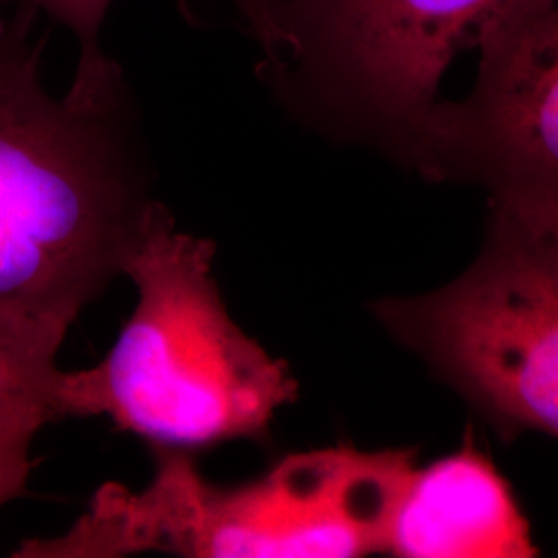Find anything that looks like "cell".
I'll return each mask as SVG.
<instances>
[{
    "label": "cell",
    "mask_w": 558,
    "mask_h": 558,
    "mask_svg": "<svg viewBox=\"0 0 558 558\" xmlns=\"http://www.w3.org/2000/svg\"><path fill=\"white\" fill-rule=\"evenodd\" d=\"M34 17L0 20V317L69 333L124 276L158 199L122 64L77 60L52 96Z\"/></svg>",
    "instance_id": "1"
},
{
    "label": "cell",
    "mask_w": 558,
    "mask_h": 558,
    "mask_svg": "<svg viewBox=\"0 0 558 558\" xmlns=\"http://www.w3.org/2000/svg\"><path fill=\"white\" fill-rule=\"evenodd\" d=\"M214 259L211 240L180 230L161 201L154 205L124 265L137 304L98 364L60 371L57 420H110L154 451L269 437L279 410L299 398V380L232 319Z\"/></svg>",
    "instance_id": "2"
},
{
    "label": "cell",
    "mask_w": 558,
    "mask_h": 558,
    "mask_svg": "<svg viewBox=\"0 0 558 558\" xmlns=\"http://www.w3.org/2000/svg\"><path fill=\"white\" fill-rule=\"evenodd\" d=\"M154 456L143 490L104 484L69 532L25 539L13 557H364L383 553L416 465L414 449L338 445L286 456L259 478L221 486L201 474L193 453Z\"/></svg>",
    "instance_id": "3"
},
{
    "label": "cell",
    "mask_w": 558,
    "mask_h": 558,
    "mask_svg": "<svg viewBox=\"0 0 558 558\" xmlns=\"http://www.w3.org/2000/svg\"><path fill=\"white\" fill-rule=\"evenodd\" d=\"M505 2L276 0L257 77L315 133L416 170L445 73Z\"/></svg>",
    "instance_id": "4"
},
{
    "label": "cell",
    "mask_w": 558,
    "mask_h": 558,
    "mask_svg": "<svg viewBox=\"0 0 558 558\" xmlns=\"http://www.w3.org/2000/svg\"><path fill=\"white\" fill-rule=\"evenodd\" d=\"M371 311L502 439H558V230L490 209L465 274L430 294L377 300Z\"/></svg>",
    "instance_id": "5"
},
{
    "label": "cell",
    "mask_w": 558,
    "mask_h": 558,
    "mask_svg": "<svg viewBox=\"0 0 558 558\" xmlns=\"http://www.w3.org/2000/svg\"><path fill=\"white\" fill-rule=\"evenodd\" d=\"M474 50L472 89L440 101L416 172L558 230V0H507Z\"/></svg>",
    "instance_id": "6"
},
{
    "label": "cell",
    "mask_w": 558,
    "mask_h": 558,
    "mask_svg": "<svg viewBox=\"0 0 558 558\" xmlns=\"http://www.w3.org/2000/svg\"><path fill=\"white\" fill-rule=\"evenodd\" d=\"M383 553L405 558L536 557L509 482L470 433L451 456L405 480Z\"/></svg>",
    "instance_id": "7"
},
{
    "label": "cell",
    "mask_w": 558,
    "mask_h": 558,
    "mask_svg": "<svg viewBox=\"0 0 558 558\" xmlns=\"http://www.w3.org/2000/svg\"><path fill=\"white\" fill-rule=\"evenodd\" d=\"M64 338V331L46 325L0 317V405L38 398L48 401L54 414L57 356Z\"/></svg>",
    "instance_id": "8"
},
{
    "label": "cell",
    "mask_w": 558,
    "mask_h": 558,
    "mask_svg": "<svg viewBox=\"0 0 558 558\" xmlns=\"http://www.w3.org/2000/svg\"><path fill=\"white\" fill-rule=\"evenodd\" d=\"M20 7L32 9L36 15L44 13L46 17L62 25L75 41L81 62L100 59L101 27L117 0H13ZM240 17L246 23L253 40L259 46L260 57H267L276 46V0H232Z\"/></svg>",
    "instance_id": "9"
},
{
    "label": "cell",
    "mask_w": 558,
    "mask_h": 558,
    "mask_svg": "<svg viewBox=\"0 0 558 558\" xmlns=\"http://www.w3.org/2000/svg\"><path fill=\"white\" fill-rule=\"evenodd\" d=\"M48 422L57 420L44 399H13L0 405V509L25 493L34 470L32 445Z\"/></svg>",
    "instance_id": "10"
}]
</instances>
